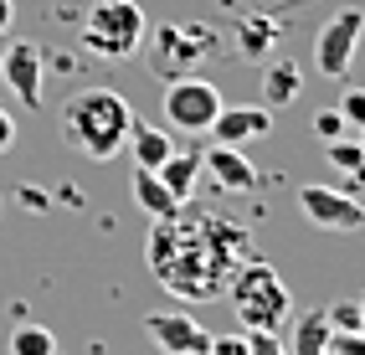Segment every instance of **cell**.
<instances>
[{
	"instance_id": "6da1fadb",
	"label": "cell",
	"mask_w": 365,
	"mask_h": 355,
	"mask_svg": "<svg viewBox=\"0 0 365 355\" xmlns=\"http://www.w3.org/2000/svg\"><path fill=\"white\" fill-rule=\"evenodd\" d=\"M129 129H134V108L113 88H83L62 103V139L83 160L108 165L113 155H124Z\"/></svg>"
},
{
	"instance_id": "7a4b0ae2",
	"label": "cell",
	"mask_w": 365,
	"mask_h": 355,
	"mask_svg": "<svg viewBox=\"0 0 365 355\" xmlns=\"http://www.w3.org/2000/svg\"><path fill=\"white\" fill-rule=\"evenodd\" d=\"M144 36H150V16L139 11V0H98L83 21V46L103 62H129Z\"/></svg>"
},
{
	"instance_id": "3957f363",
	"label": "cell",
	"mask_w": 365,
	"mask_h": 355,
	"mask_svg": "<svg viewBox=\"0 0 365 355\" xmlns=\"http://www.w3.org/2000/svg\"><path fill=\"white\" fill-rule=\"evenodd\" d=\"M150 73L160 78H190V67H206V57L222 52V36L211 26H180V21H165L150 26Z\"/></svg>"
},
{
	"instance_id": "277c9868",
	"label": "cell",
	"mask_w": 365,
	"mask_h": 355,
	"mask_svg": "<svg viewBox=\"0 0 365 355\" xmlns=\"http://www.w3.org/2000/svg\"><path fill=\"white\" fill-rule=\"evenodd\" d=\"M232 304H237V314H242L247 329H278L288 314H294L283 278L267 263H247V268L232 273Z\"/></svg>"
},
{
	"instance_id": "5b68a950",
	"label": "cell",
	"mask_w": 365,
	"mask_h": 355,
	"mask_svg": "<svg viewBox=\"0 0 365 355\" xmlns=\"http://www.w3.org/2000/svg\"><path fill=\"white\" fill-rule=\"evenodd\" d=\"M360 41H365V11L360 6H339L319 26V36H314V73L319 78H345L355 67Z\"/></svg>"
},
{
	"instance_id": "8992f818",
	"label": "cell",
	"mask_w": 365,
	"mask_h": 355,
	"mask_svg": "<svg viewBox=\"0 0 365 355\" xmlns=\"http://www.w3.org/2000/svg\"><path fill=\"white\" fill-rule=\"evenodd\" d=\"M222 103H227L222 88L206 78H170V88H165V118L185 134H206Z\"/></svg>"
},
{
	"instance_id": "52a82bcc",
	"label": "cell",
	"mask_w": 365,
	"mask_h": 355,
	"mask_svg": "<svg viewBox=\"0 0 365 355\" xmlns=\"http://www.w3.org/2000/svg\"><path fill=\"white\" fill-rule=\"evenodd\" d=\"M299 211L319 232H360L365 227V206L350 191H339V185H304V191H299Z\"/></svg>"
},
{
	"instance_id": "ba28073f",
	"label": "cell",
	"mask_w": 365,
	"mask_h": 355,
	"mask_svg": "<svg viewBox=\"0 0 365 355\" xmlns=\"http://www.w3.org/2000/svg\"><path fill=\"white\" fill-rule=\"evenodd\" d=\"M144 335H150L165 355H206V345H211V329L196 314H185V309H155V314H144Z\"/></svg>"
},
{
	"instance_id": "9c48e42d",
	"label": "cell",
	"mask_w": 365,
	"mask_h": 355,
	"mask_svg": "<svg viewBox=\"0 0 365 355\" xmlns=\"http://www.w3.org/2000/svg\"><path fill=\"white\" fill-rule=\"evenodd\" d=\"M41 78H46V57L36 41H16L11 52H0V83L26 108H41Z\"/></svg>"
},
{
	"instance_id": "30bf717a",
	"label": "cell",
	"mask_w": 365,
	"mask_h": 355,
	"mask_svg": "<svg viewBox=\"0 0 365 355\" xmlns=\"http://www.w3.org/2000/svg\"><path fill=\"white\" fill-rule=\"evenodd\" d=\"M206 134L216 139V145H247V139H262V134H273V108H262V103H222Z\"/></svg>"
},
{
	"instance_id": "8fae6325",
	"label": "cell",
	"mask_w": 365,
	"mask_h": 355,
	"mask_svg": "<svg viewBox=\"0 0 365 355\" xmlns=\"http://www.w3.org/2000/svg\"><path fill=\"white\" fill-rule=\"evenodd\" d=\"M201 170L216 180V185H222V191H232V196H247V191H257V165L247 160V155H242L237 145H216V139H211V150L201 155Z\"/></svg>"
},
{
	"instance_id": "7c38bea8",
	"label": "cell",
	"mask_w": 365,
	"mask_h": 355,
	"mask_svg": "<svg viewBox=\"0 0 365 355\" xmlns=\"http://www.w3.org/2000/svg\"><path fill=\"white\" fill-rule=\"evenodd\" d=\"M304 93V67L288 57H262V108H288Z\"/></svg>"
},
{
	"instance_id": "4fadbf2b",
	"label": "cell",
	"mask_w": 365,
	"mask_h": 355,
	"mask_svg": "<svg viewBox=\"0 0 365 355\" xmlns=\"http://www.w3.org/2000/svg\"><path fill=\"white\" fill-rule=\"evenodd\" d=\"M129 191H134L139 211H150L155 222H175V217H180V201L165 191V180H160L155 170H139V165H134V180H129Z\"/></svg>"
},
{
	"instance_id": "5bb4252c",
	"label": "cell",
	"mask_w": 365,
	"mask_h": 355,
	"mask_svg": "<svg viewBox=\"0 0 365 355\" xmlns=\"http://www.w3.org/2000/svg\"><path fill=\"white\" fill-rule=\"evenodd\" d=\"M278 31H283L278 16H247V21H237V46H242V57H252V62L273 57Z\"/></svg>"
},
{
	"instance_id": "9a60e30c",
	"label": "cell",
	"mask_w": 365,
	"mask_h": 355,
	"mask_svg": "<svg viewBox=\"0 0 365 355\" xmlns=\"http://www.w3.org/2000/svg\"><path fill=\"white\" fill-rule=\"evenodd\" d=\"M155 175L165 180V191H170V196H175V201L185 206V196L196 191V180H201V155H196V150H175V155H170V160L160 165Z\"/></svg>"
},
{
	"instance_id": "2e32d148",
	"label": "cell",
	"mask_w": 365,
	"mask_h": 355,
	"mask_svg": "<svg viewBox=\"0 0 365 355\" xmlns=\"http://www.w3.org/2000/svg\"><path fill=\"white\" fill-rule=\"evenodd\" d=\"M124 150H134V165H139V170H160V165H165L170 155H175L170 134H165V129H155V124H134Z\"/></svg>"
},
{
	"instance_id": "e0dca14e",
	"label": "cell",
	"mask_w": 365,
	"mask_h": 355,
	"mask_svg": "<svg viewBox=\"0 0 365 355\" xmlns=\"http://www.w3.org/2000/svg\"><path fill=\"white\" fill-rule=\"evenodd\" d=\"M288 355H329V319H324V309H309V314L294 319Z\"/></svg>"
},
{
	"instance_id": "ac0fdd59",
	"label": "cell",
	"mask_w": 365,
	"mask_h": 355,
	"mask_svg": "<svg viewBox=\"0 0 365 355\" xmlns=\"http://www.w3.org/2000/svg\"><path fill=\"white\" fill-rule=\"evenodd\" d=\"M11 355H57V335L46 324H16L11 329Z\"/></svg>"
},
{
	"instance_id": "d6986e66",
	"label": "cell",
	"mask_w": 365,
	"mask_h": 355,
	"mask_svg": "<svg viewBox=\"0 0 365 355\" xmlns=\"http://www.w3.org/2000/svg\"><path fill=\"white\" fill-rule=\"evenodd\" d=\"M324 155H329V165H334V170H345V175H360V170H365V150H360V139H350V134L329 139V145H324Z\"/></svg>"
},
{
	"instance_id": "ffe728a7",
	"label": "cell",
	"mask_w": 365,
	"mask_h": 355,
	"mask_svg": "<svg viewBox=\"0 0 365 355\" xmlns=\"http://www.w3.org/2000/svg\"><path fill=\"white\" fill-rule=\"evenodd\" d=\"M334 108H339V118H345V129H350V134L365 129V88H345Z\"/></svg>"
},
{
	"instance_id": "44dd1931",
	"label": "cell",
	"mask_w": 365,
	"mask_h": 355,
	"mask_svg": "<svg viewBox=\"0 0 365 355\" xmlns=\"http://www.w3.org/2000/svg\"><path fill=\"white\" fill-rule=\"evenodd\" d=\"M324 319H329V329H360V299H339V304H329Z\"/></svg>"
},
{
	"instance_id": "7402d4cb",
	"label": "cell",
	"mask_w": 365,
	"mask_h": 355,
	"mask_svg": "<svg viewBox=\"0 0 365 355\" xmlns=\"http://www.w3.org/2000/svg\"><path fill=\"white\" fill-rule=\"evenodd\" d=\"M329 355H365V329H329Z\"/></svg>"
},
{
	"instance_id": "603a6c76",
	"label": "cell",
	"mask_w": 365,
	"mask_h": 355,
	"mask_svg": "<svg viewBox=\"0 0 365 355\" xmlns=\"http://www.w3.org/2000/svg\"><path fill=\"white\" fill-rule=\"evenodd\" d=\"M247 355H288L278 329H247Z\"/></svg>"
},
{
	"instance_id": "cb8c5ba5",
	"label": "cell",
	"mask_w": 365,
	"mask_h": 355,
	"mask_svg": "<svg viewBox=\"0 0 365 355\" xmlns=\"http://www.w3.org/2000/svg\"><path fill=\"white\" fill-rule=\"evenodd\" d=\"M314 134H319L324 145H329V139L350 134V129H345V118H339V108H324V113H314Z\"/></svg>"
},
{
	"instance_id": "d4e9b609",
	"label": "cell",
	"mask_w": 365,
	"mask_h": 355,
	"mask_svg": "<svg viewBox=\"0 0 365 355\" xmlns=\"http://www.w3.org/2000/svg\"><path fill=\"white\" fill-rule=\"evenodd\" d=\"M206 355H247V335H211Z\"/></svg>"
},
{
	"instance_id": "484cf974",
	"label": "cell",
	"mask_w": 365,
	"mask_h": 355,
	"mask_svg": "<svg viewBox=\"0 0 365 355\" xmlns=\"http://www.w3.org/2000/svg\"><path fill=\"white\" fill-rule=\"evenodd\" d=\"M11 145H16V118L0 108V155H11Z\"/></svg>"
},
{
	"instance_id": "4316f807",
	"label": "cell",
	"mask_w": 365,
	"mask_h": 355,
	"mask_svg": "<svg viewBox=\"0 0 365 355\" xmlns=\"http://www.w3.org/2000/svg\"><path fill=\"white\" fill-rule=\"evenodd\" d=\"M21 206H31V211H46V196L36 191V185H21Z\"/></svg>"
},
{
	"instance_id": "83f0119b",
	"label": "cell",
	"mask_w": 365,
	"mask_h": 355,
	"mask_svg": "<svg viewBox=\"0 0 365 355\" xmlns=\"http://www.w3.org/2000/svg\"><path fill=\"white\" fill-rule=\"evenodd\" d=\"M11 21H16V0H0V31H6Z\"/></svg>"
},
{
	"instance_id": "f1b7e54d",
	"label": "cell",
	"mask_w": 365,
	"mask_h": 355,
	"mask_svg": "<svg viewBox=\"0 0 365 355\" xmlns=\"http://www.w3.org/2000/svg\"><path fill=\"white\" fill-rule=\"evenodd\" d=\"M360 329H365V294H360Z\"/></svg>"
},
{
	"instance_id": "f546056e",
	"label": "cell",
	"mask_w": 365,
	"mask_h": 355,
	"mask_svg": "<svg viewBox=\"0 0 365 355\" xmlns=\"http://www.w3.org/2000/svg\"><path fill=\"white\" fill-rule=\"evenodd\" d=\"M355 139H360V150H365V129H360V134H355Z\"/></svg>"
},
{
	"instance_id": "4dcf8cb0",
	"label": "cell",
	"mask_w": 365,
	"mask_h": 355,
	"mask_svg": "<svg viewBox=\"0 0 365 355\" xmlns=\"http://www.w3.org/2000/svg\"><path fill=\"white\" fill-rule=\"evenodd\" d=\"M0 211H6V201H0Z\"/></svg>"
}]
</instances>
